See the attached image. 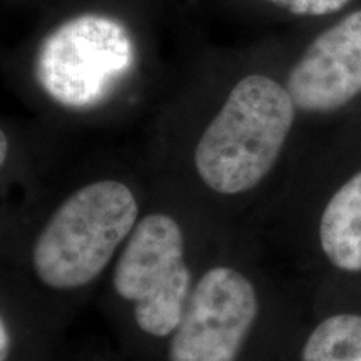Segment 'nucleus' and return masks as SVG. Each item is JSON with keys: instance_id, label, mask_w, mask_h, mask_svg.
<instances>
[{"instance_id": "4", "label": "nucleus", "mask_w": 361, "mask_h": 361, "mask_svg": "<svg viewBox=\"0 0 361 361\" xmlns=\"http://www.w3.org/2000/svg\"><path fill=\"white\" fill-rule=\"evenodd\" d=\"M134 61L129 30L119 20L84 13L59 25L39 52L40 84L61 104L92 106L128 74Z\"/></svg>"}, {"instance_id": "5", "label": "nucleus", "mask_w": 361, "mask_h": 361, "mask_svg": "<svg viewBox=\"0 0 361 361\" xmlns=\"http://www.w3.org/2000/svg\"><path fill=\"white\" fill-rule=\"evenodd\" d=\"M263 313L250 274L231 264L202 273L169 343V361H238Z\"/></svg>"}, {"instance_id": "10", "label": "nucleus", "mask_w": 361, "mask_h": 361, "mask_svg": "<svg viewBox=\"0 0 361 361\" xmlns=\"http://www.w3.org/2000/svg\"><path fill=\"white\" fill-rule=\"evenodd\" d=\"M12 348V338L11 331H8V326L4 319V316L0 314V361H7L8 355H11Z\"/></svg>"}, {"instance_id": "11", "label": "nucleus", "mask_w": 361, "mask_h": 361, "mask_svg": "<svg viewBox=\"0 0 361 361\" xmlns=\"http://www.w3.org/2000/svg\"><path fill=\"white\" fill-rule=\"evenodd\" d=\"M7 157H8V139L6 133L0 129V169H2L4 164H6Z\"/></svg>"}, {"instance_id": "9", "label": "nucleus", "mask_w": 361, "mask_h": 361, "mask_svg": "<svg viewBox=\"0 0 361 361\" xmlns=\"http://www.w3.org/2000/svg\"><path fill=\"white\" fill-rule=\"evenodd\" d=\"M298 17H324L345 11L353 0H269Z\"/></svg>"}, {"instance_id": "7", "label": "nucleus", "mask_w": 361, "mask_h": 361, "mask_svg": "<svg viewBox=\"0 0 361 361\" xmlns=\"http://www.w3.org/2000/svg\"><path fill=\"white\" fill-rule=\"evenodd\" d=\"M300 114L335 117L361 102V8L322 30L284 80Z\"/></svg>"}, {"instance_id": "8", "label": "nucleus", "mask_w": 361, "mask_h": 361, "mask_svg": "<svg viewBox=\"0 0 361 361\" xmlns=\"http://www.w3.org/2000/svg\"><path fill=\"white\" fill-rule=\"evenodd\" d=\"M300 361H361V278L322 281Z\"/></svg>"}, {"instance_id": "3", "label": "nucleus", "mask_w": 361, "mask_h": 361, "mask_svg": "<svg viewBox=\"0 0 361 361\" xmlns=\"http://www.w3.org/2000/svg\"><path fill=\"white\" fill-rule=\"evenodd\" d=\"M112 283L117 295L133 303L135 323L144 333L173 335L192 290L184 234L173 216L147 214L134 226Z\"/></svg>"}, {"instance_id": "1", "label": "nucleus", "mask_w": 361, "mask_h": 361, "mask_svg": "<svg viewBox=\"0 0 361 361\" xmlns=\"http://www.w3.org/2000/svg\"><path fill=\"white\" fill-rule=\"evenodd\" d=\"M298 114L284 82L259 72L239 79L194 151L202 184L223 197L258 191L278 168Z\"/></svg>"}, {"instance_id": "2", "label": "nucleus", "mask_w": 361, "mask_h": 361, "mask_svg": "<svg viewBox=\"0 0 361 361\" xmlns=\"http://www.w3.org/2000/svg\"><path fill=\"white\" fill-rule=\"evenodd\" d=\"M137 218V200L121 180H96L78 189L54 211L35 239V276L57 291L87 286L111 263Z\"/></svg>"}, {"instance_id": "6", "label": "nucleus", "mask_w": 361, "mask_h": 361, "mask_svg": "<svg viewBox=\"0 0 361 361\" xmlns=\"http://www.w3.org/2000/svg\"><path fill=\"white\" fill-rule=\"evenodd\" d=\"M310 241L316 273L361 278V130L336 135L314 179Z\"/></svg>"}]
</instances>
